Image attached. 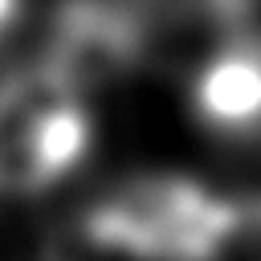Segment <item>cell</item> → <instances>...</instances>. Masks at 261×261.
<instances>
[{
    "label": "cell",
    "mask_w": 261,
    "mask_h": 261,
    "mask_svg": "<svg viewBox=\"0 0 261 261\" xmlns=\"http://www.w3.org/2000/svg\"><path fill=\"white\" fill-rule=\"evenodd\" d=\"M249 204L188 175H143L86 212L94 249L126 261H237Z\"/></svg>",
    "instance_id": "cell-1"
},
{
    "label": "cell",
    "mask_w": 261,
    "mask_h": 261,
    "mask_svg": "<svg viewBox=\"0 0 261 261\" xmlns=\"http://www.w3.org/2000/svg\"><path fill=\"white\" fill-rule=\"evenodd\" d=\"M94 139L90 94L49 61L0 73V196H41L77 171Z\"/></svg>",
    "instance_id": "cell-2"
},
{
    "label": "cell",
    "mask_w": 261,
    "mask_h": 261,
    "mask_svg": "<svg viewBox=\"0 0 261 261\" xmlns=\"http://www.w3.org/2000/svg\"><path fill=\"white\" fill-rule=\"evenodd\" d=\"M192 110L208 130L261 135V37L237 24L216 37L192 77Z\"/></svg>",
    "instance_id": "cell-3"
}]
</instances>
